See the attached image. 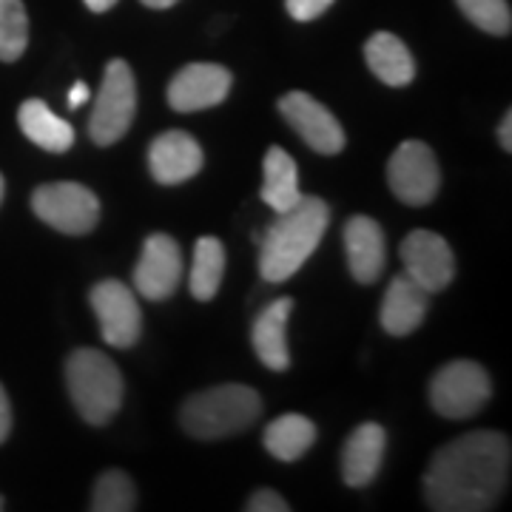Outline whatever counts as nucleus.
Returning <instances> with one entry per match:
<instances>
[{"mask_svg":"<svg viewBox=\"0 0 512 512\" xmlns=\"http://www.w3.org/2000/svg\"><path fill=\"white\" fill-rule=\"evenodd\" d=\"M510 439L495 430H478L444 444L424 476L427 507L436 512H484L510 481Z\"/></svg>","mask_w":512,"mask_h":512,"instance_id":"obj_1","label":"nucleus"},{"mask_svg":"<svg viewBox=\"0 0 512 512\" xmlns=\"http://www.w3.org/2000/svg\"><path fill=\"white\" fill-rule=\"evenodd\" d=\"M330 222L328 202L302 197L293 208L276 214L259 248V274L265 282L291 279L319 248Z\"/></svg>","mask_w":512,"mask_h":512,"instance_id":"obj_2","label":"nucleus"},{"mask_svg":"<svg viewBox=\"0 0 512 512\" xmlns=\"http://www.w3.org/2000/svg\"><path fill=\"white\" fill-rule=\"evenodd\" d=\"M262 413V399L248 384H217L194 393L180 407V424L188 436L202 441L225 439L251 427Z\"/></svg>","mask_w":512,"mask_h":512,"instance_id":"obj_3","label":"nucleus"},{"mask_svg":"<svg viewBox=\"0 0 512 512\" xmlns=\"http://www.w3.org/2000/svg\"><path fill=\"white\" fill-rule=\"evenodd\" d=\"M66 384L77 413L94 427L109 424L123 404V376L100 350H74L66 359Z\"/></svg>","mask_w":512,"mask_h":512,"instance_id":"obj_4","label":"nucleus"},{"mask_svg":"<svg viewBox=\"0 0 512 512\" xmlns=\"http://www.w3.org/2000/svg\"><path fill=\"white\" fill-rule=\"evenodd\" d=\"M137 114V86L126 60H111L94 100L89 134L97 146H114L126 137Z\"/></svg>","mask_w":512,"mask_h":512,"instance_id":"obj_5","label":"nucleus"},{"mask_svg":"<svg viewBox=\"0 0 512 512\" xmlns=\"http://www.w3.org/2000/svg\"><path fill=\"white\" fill-rule=\"evenodd\" d=\"M493 396V382L487 370L476 362L458 359L444 365L430 379V404L444 419H470Z\"/></svg>","mask_w":512,"mask_h":512,"instance_id":"obj_6","label":"nucleus"},{"mask_svg":"<svg viewBox=\"0 0 512 512\" xmlns=\"http://www.w3.org/2000/svg\"><path fill=\"white\" fill-rule=\"evenodd\" d=\"M32 211L60 234L83 237L100 220V200L80 183H46L35 188Z\"/></svg>","mask_w":512,"mask_h":512,"instance_id":"obj_7","label":"nucleus"},{"mask_svg":"<svg viewBox=\"0 0 512 512\" xmlns=\"http://www.w3.org/2000/svg\"><path fill=\"white\" fill-rule=\"evenodd\" d=\"M387 183L404 205H413V208L430 205L436 200L441 185L436 154L419 140H407L396 148V154L387 163Z\"/></svg>","mask_w":512,"mask_h":512,"instance_id":"obj_8","label":"nucleus"},{"mask_svg":"<svg viewBox=\"0 0 512 512\" xmlns=\"http://www.w3.org/2000/svg\"><path fill=\"white\" fill-rule=\"evenodd\" d=\"M279 114L305 140V146L313 148L322 157L342 154V148L348 143L345 128L339 126V120L330 114L328 106H322L311 94L288 92L279 100Z\"/></svg>","mask_w":512,"mask_h":512,"instance_id":"obj_9","label":"nucleus"},{"mask_svg":"<svg viewBox=\"0 0 512 512\" xmlns=\"http://www.w3.org/2000/svg\"><path fill=\"white\" fill-rule=\"evenodd\" d=\"M103 342L111 348H131L140 339L143 328V311L137 305V296L128 291L117 279H103L97 282L89 293Z\"/></svg>","mask_w":512,"mask_h":512,"instance_id":"obj_10","label":"nucleus"},{"mask_svg":"<svg viewBox=\"0 0 512 512\" xmlns=\"http://www.w3.org/2000/svg\"><path fill=\"white\" fill-rule=\"evenodd\" d=\"M399 254H402L404 274L419 282L430 296L444 291L456 276L453 248L447 245V239L433 231H413L410 237H404Z\"/></svg>","mask_w":512,"mask_h":512,"instance_id":"obj_11","label":"nucleus"},{"mask_svg":"<svg viewBox=\"0 0 512 512\" xmlns=\"http://www.w3.org/2000/svg\"><path fill=\"white\" fill-rule=\"evenodd\" d=\"M180 279H183L180 245L168 234H151L143 245V256L134 268L137 293L151 302H163L180 288Z\"/></svg>","mask_w":512,"mask_h":512,"instance_id":"obj_12","label":"nucleus"},{"mask_svg":"<svg viewBox=\"0 0 512 512\" xmlns=\"http://www.w3.org/2000/svg\"><path fill=\"white\" fill-rule=\"evenodd\" d=\"M234 77L225 66L217 63H191L177 72L168 86V106L180 114L205 111L220 106L231 92Z\"/></svg>","mask_w":512,"mask_h":512,"instance_id":"obj_13","label":"nucleus"},{"mask_svg":"<svg viewBox=\"0 0 512 512\" xmlns=\"http://www.w3.org/2000/svg\"><path fill=\"white\" fill-rule=\"evenodd\" d=\"M202 148L188 131H165L148 148L151 177L163 185H180L202 171Z\"/></svg>","mask_w":512,"mask_h":512,"instance_id":"obj_14","label":"nucleus"},{"mask_svg":"<svg viewBox=\"0 0 512 512\" xmlns=\"http://www.w3.org/2000/svg\"><path fill=\"white\" fill-rule=\"evenodd\" d=\"M345 251H348V268L356 282L373 285L384 271V234L379 222L370 217H353L345 225Z\"/></svg>","mask_w":512,"mask_h":512,"instance_id":"obj_15","label":"nucleus"},{"mask_svg":"<svg viewBox=\"0 0 512 512\" xmlns=\"http://www.w3.org/2000/svg\"><path fill=\"white\" fill-rule=\"evenodd\" d=\"M427 305H430V293L407 274H399L390 282L382 299V313H379L382 328L390 336H410L424 322Z\"/></svg>","mask_w":512,"mask_h":512,"instance_id":"obj_16","label":"nucleus"},{"mask_svg":"<svg viewBox=\"0 0 512 512\" xmlns=\"http://www.w3.org/2000/svg\"><path fill=\"white\" fill-rule=\"evenodd\" d=\"M384 447H387V433L384 427L367 421L359 424L342 450V478L348 487H367L384 461Z\"/></svg>","mask_w":512,"mask_h":512,"instance_id":"obj_17","label":"nucleus"},{"mask_svg":"<svg viewBox=\"0 0 512 512\" xmlns=\"http://www.w3.org/2000/svg\"><path fill=\"white\" fill-rule=\"evenodd\" d=\"M293 302L276 299L265 311L256 316L254 330H251V342H254L256 356L262 359V365L268 370H288L291 365V350H288V319H291Z\"/></svg>","mask_w":512,"mask_h":512,"instance_id":"obj_18","label":"nucleus"},{"mask_svg":"<svg viewBox=\"0 0 512 512\" xmlns=\"http://www.w3.org/2000/svg\"><path fill=\"white\" fill-rule=\"evenodd\" d=\"M365 60L370 72L376 74L384 86L402 89V86H410L416 77V63H413L410 49L390 32H376L367 40Z\"/></svg>","mask_w":512,"mask_h":512,"instance_id":"obj_19","label":"nucleus"},{"mask_svg":"<svg viewBox=\"0 0 512 512\" xmlns=\"http://www.w3.org/2000/svg\"><path fill=\"white\" fill-rule=\"evenodd\" d=\"M20 131L49 154H66L74 146V128L60 120L43 100H26L18 109Z\"/></svg>","mask_w":512,"mask_h":512,"instance_id":"obj_20","label":"nucleus"},{"mask_svg":"<svg viewBox=\"0 0 512 512\" xmlns=\"http://www.w3.org/2000/svg\"><path fill=\"white\" fill-rule=\"evenodd\" d=\"M259 197L265 200V205L274 208V214H282V211H288L302 200L299 168H296V160L285 148H268V154H265V180H262Z\"/></svg>","mask_w":512,"mask_h":512,"instance_id":"obj_21","label":"nucleus"},{"mask_svg":"<svg viewBox=\"0 0 512 512\" xmlns=\"http://www.w3.org/2000/svg\"><path fill=\"white\" fill-rule=\"evenodd\" d=\"M316 441V424L308 416L285 413L265 427V450L279 461H299Z\"/></svg>","mask_w":512,"mask_h":512,"instance_id":"obj_22","label":"nucleus"},{"mask_svg":"<svg viewBox=\"0 0 512 512\" xmlns=\"http://www.w3.org/2000/svg\"><path fill=\"white\" fill-rule=\"evenodd\" d=\"M222 274H225V248L217 237L197 239L194 248V265H191V276H188V288L191 296L200 302H211L222 285Z\"/></svg>","mask_w":512,"mask_h":512,"instance_id":"obj_23","label":"nucleus"},{"mask_svg":"<svg viewBox=\"0 0 512 512\" xmlns=\"http://www.w3.org/2000/svg\"><path fill=\"white\" fill-rule=\"evenodd\" d=\"M29 46V18L23 0H0V60L15 63Z\"/></svg>","mask_w":512,"mask_h":512,"instance_id":"obj_24","label":"nucleus"},{"mask_svg":"<svg viewBox=\"0 0 512 512\" xmlns=\"http://www.w3.org/2000/svg\"><path fill=\"white\" fill-rule=\"evenodd\" d=\"M94 512H131L137 510V490L123 470H106L94 484Z\"/></svg>","mask_w":512,"mask_h":512,"instance_id":"obj_25","label":"nucleus"},{"mask_svg":"<svg viewBox=\"0 0 512 512\" xmlns=\"http://www.w3.org/2000/svg\"><path fill=\"white\" fill-rule=\"evenodd\" d=\"M458 9L487 35H510L512 12L507 0H456Z\"/></svg>","mask_w":512,"mask_h":512,"instance_id":"obj_26","label":"nucleus"},{"mask_svg":"<svg viewBox=\"0 0 512 512\" xmlns=\"http://www.w3.org/2000/svg\"><path fill=\"white\" fill-rule=\"evenodd\" d=\"M288 6V15L299 23H308V20H316L319 15H325L333 0H285Z\"/></svg>","mask_w":512,"mask_h":512,"instance_id":"obj_27","label":"nucleus"},{"mask_svg":"<svg viewBox=\"0 0 512 512\" xmlns=\"http://www.w3.org/2000/svg\"><path fill=\"white\" fill-rule=\"evenodd\" d=\"M245 510L248 512H288L291 504L274 490H256L248 501H245Z\"/></svg>","mask_w":512,"mask_h":512,"instance_id":"obj_28","label":"nucleus"},{"mask_svg":"<svg viewBox=\"0 0 512 512\" xmlns=\"http://www.w3.org/2000/svg\"><path fill=\"white\" fill-rule=\"evenodd\" d=\"M12 433V404H9V396L0 384V444L9 439Z\"/></svg>","mask_w":512,"mask_h":512,"instance_id":"obj_29","label":"nucleus"},{"mask_svg":"<svg viewBox=\"0 0 512 512\" xmlns=\"http://www.w3.org/2000/svg\"><path fill=\"white\" fill-rule=\"evenodd\" d=\"M498 143L504 151H512V111L504 114V120H501V128H498Z\"/></svg>","mask_w":512,"mask_h":512,"instance_id":"obj_30","label":"nucleus"},{"mask_svg":"<svg viewBox=\"0 0 512 512\" xmlns=\"http://www.w3.org/2000/svg\"><path fill=\"white\" fill-rule=\"evenodd\" d=\"M89 97H92V92H89L86 83H74L72 92H69V106H72V109H80Z\"/></svg>","mask_w":512,"mask_h":512,"instance_id":"obj_31","label":"nucleus"},{"mask_svg":"<svg viewBox=\"0 0 512 512\" xmlns=\"http://www.w3.org/2000/svg\"><path fill=\"white\" fill-rule=\"evenodd\" d=\"M92 12H109L111 6L117 3V0H83Z\"/></svg>","mask_w":512,"mask_h":512,"instance_id":"obj_32","label":"nucleus"},{"mask_svg":"<svg viewBox=\"0 0 512 512\" xmlns=\"http://www.w3.org/2000/svg\"><path fill=\"white\" fill-rule=\"evenodd\" d=\"M148 9H168V6H174L177 0H143Z\"/></svg>","mask_w":512,"mask_h":512,"instance_id":"obj_33","label":"nucleus"},{"mask_svg":"<svg viewBox=\"0 0 512 512\" xmlns=\"http://www.w3.org/2000/svg\"><path fill=\"white\" fill-rule=\"evenodd\" d=\"M3 191H6V183H3V174H0V200H3Z\"/></svg>","mask_w":512,"mask_h":512,"instance_id":"obj_34","label":"nucleus"}]
</instances>
